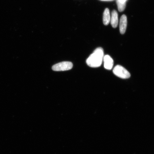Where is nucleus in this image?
Listing matches in <instances>:
<instances>
[{
	"mask_svg": "<svg viewBox=\"0 0 154 154\" xmlns=\"http://www.w3.org/2000/svg\"><path fill=\"white\" fill-rule=\"evenodd\" d=\"M103 57L104 53L103 48H97L87 59V64L88 66L92 67H100L103 63Z\"/></svg>",
	"mask_w": 154,
	"mask_h": 154,
	"instance_id": "obj_1",
	"label": "nucleus"
},
{
	"mask_svg": "<svg viewBox=\"0 0 154 154\" xmlns=\"http://www.w3.org/2000/svg\"><path fill=\"white\" fill-rule=\"evenodd\" d=\"M113 72L117 76L123 79L130 78L131 76L130 73L121 65H117L113 70Z\"/></svg>",
	"mask_w": 154,
	"mask_h": 154,
	"instance_id": "obj_2",
	"label": "nucleus"
},
{
	"mask_svg": "<svg viewBox=\"0 0 154 154\" xmlns=\"http://www.w3.org/2000/svg\"><path fill=\"white\" fill-rule=\"evenodd\" d=\"M73 67L72 62L69 61H63L56 64L52 67V70L54 71H65L71 70Z\"/></svg>",
	"mask_w": 154,
	"mask_h": 154,
	"instance_id": "obj_3",
	"label": "nucleus"
},
{
	"mask_svg": "<svg viewBox=\"0 0 154 154\" xmlns=\"http://www.w3.org/2000/svg\"><path fill=\"white\" fill-rule=\"evenodd\" d=\"M103 61L105 69L108 70H111L113 65V60L111 57L109 55H105L104 56Z\"/></svg>",
	"mask_w": 154,
	"mask_h": 154,
	"instance_id": "obj_4",
	"label": "nucleus"
},
{
	"mask_svg": "<svg viewBox=\"0 0 154 154\" xmlns=\"http://www.w3.org/2000/svg\"><path fill=\"white\" fill-rule=\"evenodd\" d=\"M127 18L125 15L121 16L120 23V30L121 34H124L126 32L127 26Z\"/></svg>",
	"mask_w": 154,
	"mask_h": 154,
	"instance_id": "obj_5",
	"label": "nucleus"
},
{
	"mask_svg": "<svg viewBox=\"0 0 154 154\" xmlns=\"http://www.w3.org/2000/svg\"><path fill=\"white\" fill-rule=\"evenodd\" d=\"M111 22L112 26L113 28L117 27L118 24V16L116 11L113 10L112 12Z\"/></svg>",
	"mask_w": 154,
	"mask_h": 154,
	"instance_id": "obj_6",
	"label": "nucleus"
},
{
	"mask_svg": "<svg viewBox=\"0 0 154 154\" xmlns=\"http://www.w3.org/2000/svg\"><path fill=\"white\" fill-rule=\"evenodd\" d=\"M110 20V13L109 9L106 8L104 11L103 15V23L107 26L109 23Z\"/></svg>",
	"mask_w": 154,
	"mask_h": 154,
	"instance_id": "obj_7",
	"label": "nucleus"
},
{
	"mask_svg": "<svg viewBox=\"0 0 154 154\" xmlns=\"http://www.w3.org/2000/svg\"><path fill=\"white\" fill-rule=\"evenodd\" d=\"M117 5H118V8L119 11H122L124 10L126 7V3H121L119 2L118 0L117 1Z\"/></svg>",
	"mask_w": 154,
	"mask_h": 154,
	"instance_id": "obj_8",
	"label": "nucleus"
},
{
	"mask_svg": "<svg viewBox=\"0 0 154 154\" xmlns=\"http://www.w3.org/2000/svg\"><path fill=\"white\" fill-rule=\"evenodd\" d=\"M118 1L121 3H126L127 0H118Z\"/></svg>",
	"mask_w": 154,
	"mask_h": 154,
	"instance_id": "obj_9",
	"label": "nucleus"
},
{
	"mask_svg": "<svg viewBox=\"0 0 154 154\" xmlns=\"http://www.w3.org/2000/svg\"><path fill=\"white\" fill-rule=\"evenodd\" d=\"M101 1H113V0H101Z\"/></svg>",
	"mask_w": 154,
	"mask_h": 154,
	"instance_id": "obj_10",
	"label": "nucleus"
}]
</instances>
